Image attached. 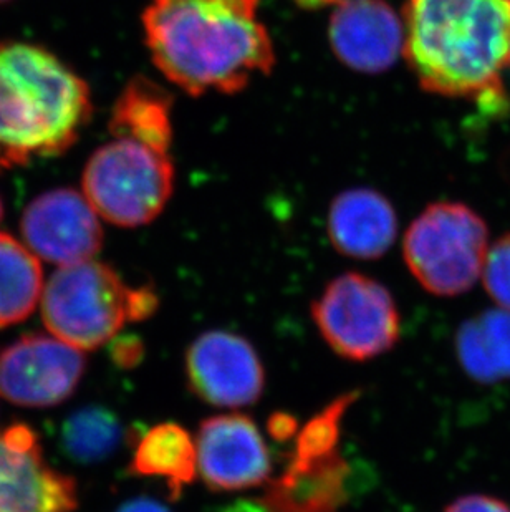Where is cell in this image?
Instances as JSON below:
<instances>
[{
	"label": "cell",
	"instance_id": "obj_1",
	"mask_svg": "<svg viewBox=\"0 0 510 512\" xmlns=\"http://www.w3.org/2000/svg\"><path fill=\"white\" fill-rule=\"evenodd\" d=\"M260 0H151L143 14L154 65L184 92H241L269 75L275 50Z\"/></svg>",
	"mask_w": 510,
	"mask_h": 512
},
{
	"label": "cell",
	"instance_id": "obj_2",
	"mask_svg": "<svg viewBox=\"0 0 510 512\" xmlns=\"http://www.w3.org/2000/svg\"><path fill=\"white\" fill-rule=\"evenodd\" d=\"M403 52L426 92L504 107L510 0H408Z\"/></svg>",
	"mask_w": 510,
	"mask_h": 512
},
{
	"label": "cell",
	"instance_id": "obj_3",
	"mask_svg": "<svg viewBox=\"0 0 510 512\" xmlns=\"http://www.w3.org/2000/svg\"><path fill=\"white\" fill-rule=\"evenodd\" d=\"M87 82L42 45L0 44V148L5 166L55 158L92 118Z\"/></svg>",
	"mask_w": 510,
	"mask_h": 512
},
{
	"label": "cell",
	"instance_id": "obj_4",
	"mask_svg": "<svg viewBox=\"0 0 510 512\" xmlns=\"http://www.w3.org/2000/svg\"><path fill=\"white\" fill-rule=\"evenodd\" d=\"M158 305L153 287H130L113 267L90 259L53 272L44 290L42 319L53 337L95 350L128 322L150 319Z\"/></svg>",
	"mask_w": 510,
	"mask_h": 512
},
{
	"label": "cell",
	"instance_id": "obj_5",
	"mask_svg": "<svg viewBox=\"0 0 510 512\" xmlns=\"http://www.w3.org/2000/svg\"><path fill=\"white\" fill-rule=\"evenodd\" d=\"M111 136L85 166V198L98 216L120 228L153 223L173 194V141L128 131Z\"/></svg>",
	"mask_w": 510,
	"mask_h": 512
},
{
	"label": "cell",
	"instance_id": "obj_6",
	"mask_svg": "<svg viewBox=\"0 0 510 512\" xmlns=\"http://www.w3.org/2000/svg\"><path fill=\"white\" fill-rule=\"evenodd\" d=\"M489 231L469 206L451 201L429 204L405 234L406 266L424 289L454 297L472 289L486 262Z\"/></svg>",
	"mask_w": 510,
	"mask_h": 512
},
{
	"label": "cell",
	"instance_id": "obj_7",
	"mask_svg": "<svg viewBox=\"0 0 510 512\" xmlns=\"http://www.w3.org/2000/svg\"><path fill=\"white\" fill-rule=\"evenodd\" d=\"M312 319L328 347L352 362L390 352L400 340V312L385 285L347 272L313 300Z\"/></svg>",
	"mask_w": 510,
	"mask_h": 512
},
{
	"label": "cell",
	"instance_id": "obj_8",
	"mask_svg": "<svg viewBox=\"0 0 510 512\" xmlns=\"http://www.w3.org/2000/svg\"><path fill=\"white\" fill-rule=\"evenodd\" d=\"M82 350L47 335H25L0 352V397L27 408L60 405L82 382Z\"/></svg>",
	"mask_w": 510,
	"mask_h": 512
},
{
	"label": "cell",
	"instance_id": "obj_9",
	"mask_svg": "<svg viewBox=\"0 0 510 512\" xmlns=\"http://www.w3.org/2000/svg\"><path fill=\"white\" fill-rule=\"evenodd\" d=\"M189 388L207 405L242 408L264 393L265 372L259 353L241 335L209 330L189 345L184 360Z\"/></svg>",
	"mask_w": 510,
	"mask_h": 512
},
{
	"label": "cell",
	"instance_id": "obj_10",
	"mask_svg": "<svg viewBox=\"0 0 510 512\" xmlns=\"http://www.w3.org/2000/svg\"><path fill=\"white\" fill-rule=\"evenodd\" d=\"M20 232L35 256L68 266L90 261L103 246L102 224L88 199L75 189H50L30 201Z\"/></svg>",
	"mask_w": 510,
	"mask_h": 512
},
{
	"label": "cell",
	"instance_id": "obj_11",
	"mask_svg": "<svg viewBox=\"0 0 510 512\" xmlns=\"http://www.w3.org/2000/svg\"><path fill=\"white\" fill-rule=\"evenodd\" d=\"M196 450L199 474L211 491L236 493L270 481L269 448L249 416L231 413L207 418L199 425Z\"/></svg>",
	"mask_w": 510,
	"mask_h": 512
},
{
	"label": "cell",
	"instance_id": "obj_12",
	"mask_svg": "<svg viewBox=\"0 0 510 512\" xmlns=\"http://www.w3.org/2000/svg\"><path fill=\"white\" fill-rule=\"evenodd\" d=\"M77 506L75 479L45 463L29 426L0 433V512H72Z\"/></svg>",
	"mask_w": 510,
	"mask_h": 512
},
{
	"label": "cell",
	"instance_id": "obj_13",
	"mask_svg": "<svg viewBox=\"0 0 510 512\" xmlns=\"http://www.w3.org/2000/svg\"><path fill=\"white\" fill-rule=\"evenodd\" d=\"M328 37L347 67L363 73L386 72L405 47V24L385 0H350L337 5Z\"/></svg>",
	"mask_w": 510,
	"mask_h": 512
},
{
	"label": "cell",
	"instance_id": "obj_14",
	"mask_svg": "<svg viewBox=\"0 0 510 512\" xmlns=\"http://www.w3.org/2000/svg\"><path fill=\"white\" fill-rule=\"evenodd\" d=\"M350 466L340 450L318 458L289 456L260 501L270 512H340L348 501Z\"/></svg>",
	"mask_w": 510,
	"mask_h": 512
},
{
	"label": "cell",
	"instance_id": "obj_15",
	"mask_svg": "<svg viewBox=\"0 0 510 512\" xmlns=\"http://www.w3.org/2000/svg\"><path fill=\"white\" fill-rule=\"evenodd\" d=\"M398 219L390 201L375 189H348L333 199L328 236L333 247L353 259H378L395 242Z\"/></svg>",
	"mask_w": 510,
	"mask_h": 512
},
{
	"label": "cell",
	"instance_id": "obj_16",
	"mask_svg": "<svg viewBox=\"0 0 510 512\" xmlns=\"http://www.w3.org/2000/svg\"><path fill=\"white\" fill-rule=\"evenodd\" d=\"M128 471L140 478L161 479L171 498L178 499L199 474L196 440L178 423L153 426L136 441Z\"/></svg>",
	"mask_w": 510,
	"mask_h": 512
},
{
	"label": "cell",
	"instance_id": "obj_17",
	"mask_svg": "<svg viewBox=\"0 0 510 512\" xmlns=\"http://www.w3.org/2000/svg\"><path fill=\"white\" fill-rule=\"evenodd\" d=\"M464 372L479 383L510 380V312L491 309L466 320L456 334Z\"/></svg>",
	"mask_w": 510,
	"mask_h": 512
},
{
	"label": "cell",
	"instance_id": "obj_18",
	"mask_svg": "<svg viewBox=\"0 0 510 512\" xmlns=\"http://www.w3.org/2000/svg\"><path fill=\"white\" fill-rule=\"evenodd\" d=\"M42 267L34 252L0 232V327L27 319L42 294Z\"/></svg>",
	"mask_w": 510,
	"mask_h": 512
},
{
	"label": "cell",
	"instance_id": "obj_19",
	"mask_svg": "<svg viewBox=\"0 0 510 512\" xmlns=\"http://www.w3.org/2000/svg\"><path fill=\"white\" fill-rule=\"evenodd\" d=\"M123 438L120 418L103 406L73 411L60 430L63 453L80 464L100 463L115 455Z\"/></svg>",
	"mask_w": 510,
	"mask_h": 512
},
{
	"label": "cell",
	"instance_id": "obj_20",
	"mask_svg": "<svg viewBox=\"0 0 510 512\" xmlns=\"http://www.w3.org/2000/svg\"><path fill=\"white\" fill-rule=\"evenodd\" d=\"M357 400V392L345 393L308 420L307 425L295 435V448L290 456L318 458L338 451L343 416Z\"/></svg>",
	"mask_w": 510,
	"mask_h": 512
},
{
	"label": "cell",
	"instance_id": "obj_21",
	"mask_svg": "<svg viewBox=\"0 0 510 512\" xmlns=\"http://www.w3.org/2000/svg\"><path fill=\"white\" fill-rule=\"evenodd\" d=\"M482 281L487 294L510 312V234L502 236L487 251L482 267Z\"/></svg>",
	"mask_w": 510,
	"mask_h": 512
},
{
	"label": "cell",
	"instance_id": "obj_22",
	"mask_svg": "<svg viewBox=\"0 0 510 512\" xmlns=\"http://www.w3.org/2000/svg\"><path fill=\"white\" fill-rule=\"evenodd\" d=\"M111 360L120 368H133L145 357V345L135 335L113 339L110 348Z\"/></svg>",
	"mask_w": 510,
	"mask_h": 512
},
{
	"label": "cell",
	"instance_id": "obj_23",
	"mask_svg": "<svg viewBox=\"0 0 510 512\" xmlns=\"http://www.w3.org/2000/svg\"><path fill=\"white\" fill-rule=\"evenodd\" d=\"M444 512H510V506L486 494H469L449 504Z\"/></svg>",
	"mask_w": 510,
	"mask_h": 512
},
{
	"label": "cell",
	"instance_id": "obj_24",
	"mask_svg": "<svg viewBox=\"0 0 510 512\" xmlns=\"http://www.w3.org/2000/svg\"><path fill=\"white\" fill-rule=\"evenodd\" d=\"M269 433L274 440L287 441L299 433L297 420L287 413H274L269 420Z\"/></svg>",
	"mask_w": 510,
	"mask_h": 512
},
{
	"label": "cell",
	"instance_id": "obj_25",
	"mask_svg": "<svg viewBox=\"0 0 510 512\" xmlns=\"http://www.w3.org/2000/svg\"><path fill=\"white\" fill-rule=\"evenodd\" d=\"M116 512H169L164 508L163 504L150 498L131 499L128 503L123 504Z\"/></svg>",
	"mask_w": 510,
	"mask_h": 512
},
{
	"label": "cell",
	"instance_id": "obj_26",
	"mask_svg": "<svg viewBox=\"0 0 510 512\" xmlns=\"http://www.w3.org/2000/svg\"><path fill=\"white\" fill-rule=\"evenodd\" d=\"M222 512H270L269 509L265 508L262 501H237V503L227 506Z\"/></svg>",
	"mask_w": 510,
	"mask_h": 512
},
{
	"label": "cell",
	"instance_id": "obj_27",
	"mask_svg": "<svg viewBox=\"0 0 510 512\" xmlns=\"http://www.w3.org/2000/svg\"><path fill=\"white\" fill-rule=\"evenodd\" d=\"M297 4L302 7V9L308 10H317L323 9V7H330V5H342L345 2H350V0H295Z\"/></svg>",
	"mask_w": 510,
	"mask_h": 512
},
{
	"label": "cell",
	"instance_id": "obj_28",
	"mask_svg": "<svg viewBox=\"0 0 510 512\" xmlns=\"http://www.w3.org/2000/svg\"><path fill=\"white\" fill-rule=\"evenodd\" d=\"M7 170V166H5L4 153H2V148H0V171Z\"/></svg>",
	"mask_w": 510,
	"mask_h": 512
},
{
	"label": "cell",
	"instance_id": "obj_29",
	"mask_svg": "<svg viewBox=\"0 0 510 512\" xmlns=\"http://www.w3.org/2000/svg\"><path fill=\"white\" fill-rule=\"evenodd\" d=\"M4 218V203H2V199H0V221Z\"/></svg>",
	"mask_w": 510,
	"mask_h": 512
},
{
	"label": "cell",
	"instance_id": "obj_30",
	"mask_svg": "<svg viewBox=\"0 0 510 512\" xmlns=\"http://www.w3.org/2000/svg\"><path fill=\"white\" fill-rule=\"evenodd\" d=\"M7 2H10V0H0V5L7 4Z\"/></svg>",
	"mask_w": 510,
	"mask_h": 512
}]
</instances>
